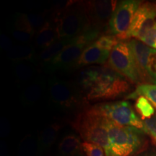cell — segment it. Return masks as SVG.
Here are the masks:
<instances>
[{"mask_svg":"<svg viewBox=\"0 0 156 156\" xmlns=\"http://www.w3.org/2000/svg\"><path fill=\"white\" fill-rule=\"evenodd\" d=\"M77 84L87 101L116 99L130 89V82L107 65L85 68L78 75Z\"/></svg>","mask_w":156,"mask_h":156,"instance_id":"cell-1","label":"cell"},{"mask_svg":"<svg viewBox=\"0 0 156 156\" xmlns=\"http://www.w3.org/2000/svg\"><path fill=\"white\" fill-rule=\"evenodd\" d=\"M58 40L72 39L91 29L84 2L70 1L54 15Z\"/></svg>","mask_w":156,"mask_h":156,"instance_id":"cell-2","label":"cell"},{"mask_svg":"<svg viewBox=\"0 0 156 156\" xmlns=\"http://www.w3.org/2000/svg\"><path fill=\"white\" fill-rule=\"evenodd\" d=\"M104 125L110 141V156H132L141 149L144 131L132 126L119 125L106 117Z\"/></svg>","mask_w":156,"mask_h":156,"instance_id":"cell-3","label":"cell"},{"mask_svg":"<svg viewBox=\"0 0 156 156\" xmlns=\"http://www.w3.org/2000/svg\"><path fill=\"white\" fill-rule=\"evenodd\" d=\"M73 126L85 142L100 146L106 156H110V141L104 125V117L89 108L78 114Z\"/></svg>","mask_w":156,"mask_h":156,"instance_id":"cell-4","label":"cell"},{"mask_svg":"<svg viewBox=\"0 0 156 156\" xmlns=\"http://www.w3.org/2000/svg\"><path fill=\"white\" fill-rule=\"evenodd\" d=\"M106 65L130 83L139 85L145 84L129 41H121L113 48Z\"/></svg>","mask_w":156,"mask_h":156,"instance_id":"cell-5","label":"cell"},{"mask_svg":"<svg viewBox=\"0 0 156 156\" xmlns=\"http://www.w3.org/2000/svg\"><path fill=\"white\" fill-rule=\"evenodd\" d=\"M100 30L91 28L85 34L74 38L73 41L50 62L51 69L66 70L75 67L85 48L100 36Z\"/></svg>","mask_w":156,"mask_h":156,"instance_id":"cell-6","label":"cell"},{"mask_svg":"<svg viewBox=\"0 0 156 156\" xmlns=\"http://www.w3.org/2000/svg\"><path fill=\"white\" fill-rule=\"evenodd\" d=\"M94 112L119 125L132 126L143 131L144 124L130 103L125 101L98 103L90 107Z\"/></svg>","mask_w":156,"mask_h":156,"instance_id":"cell-7","label":"cell"},{"mask_svg":"<svg viewBox=\"0 0 156 156\" xmlns=\"http://www.w3.org/2000/svg\"><path fill=\"white\" fill-rule=\"evenodd\" d=\"M138 0H124L118 3L108 25V34L116 36L119 41L126 39V34L132 20L140 5Z\"/></svg>","mask_w":156,"mask_h":156,"instance_id":"cell-8","label":"cell"},{"mask_svg":"<svg viewBox=\"0 0 156 156\" xmlns=\"http://www.w3.org/2000/svg\"><path fill=\"white\" fill-rule=\"evenodd\" d=\"M48 90L51 101L66 110L77 108L83 103L80 90L68 82L56 78L51 79L48 81Z\"/></svg>","mask_w":156,"mask_h":156,"instance_id":"cell-9","label":"cell"},{"mask_svg":"<svg viewBox=\"0 0 156 156\" xmlns=\"http://www.w3.org/2000/svg\"><path fill=\"white\" fill-rule=\"evenodd\" d=\"M118 3V2L115 0L84 2L91 28L101 31L104 27L108 26L109 20Z\"/></svg>","mask_w":156,"mask_h":156,"instance_id":"cell-10","label":"cell"},{"mask_svg":"<svg viewBox=\"0 0 156 156\" xmlns=\"http://www.w3.org/2000/svg\"><path fill=\"white\" fill-rule=\"evenodd\" d=\"M156 21V3L143 2L136 10L129 29L126 39H137L140 35Z\"/></svg>","mask_w":156,"mask_h":156,"instance_id":"cell-11","label":"cell"},{"mask_svg":"<svg viewBox=\"0 0 156 156\" xmlns=\"http://www.w3.org/2000/svg\"><path fill=\"white\" fill-rule=\"evenodd\" d=\"M111 52L103 50L92 43L85 48L75 67H82L91 64H104L108 62Z\"/></svg>","mask_w":156,"mask_h":156,"instance_id":"cell-12","label":"cell"},{"mask_svg":"<svg viewBox=\"0 0 156 156\" xmlns=\"http://www.w3.org/2000/svg\"><path fill=\"white\" fill-rule=\"evenodd\" d=\"M46 22L43 15L17 14L15 16L14 25L16 30L35 34Z\"/></svg>","mask_w":156,"mask_h":156,"instance_id":"cell-13","label":"cell"},{"mask_svg":"<svg viewBox=\"0 0 156 156\" xmlns=\"http://www.w3.org/2000/svg\"><path fill=\"white\" fill-rule=\"evenodd\" d=\"M129 44L131 46L134 57L136 58V63H137L138 67L141 71L144 80H145V84H150L151 81L150 78L147 77V75H146L145 68L148 56H149L150 51L152 48L149 47L137 39H132V40L129 41Z\"/></svg>","mask_w":156,"mask_h":156,"instance_id":"cell-14","label":"cell"},{"mask_svg":"<svg viewBox=\"0 0 156 156\" xmlns=\"http://www.w3.org/2000/svg\"><path fill=\"white\" fill-rule=\"evenodd\" d=\"M58 40L55 25L51 21H46L37 33L36 44L43 50L46 49Z\"/></svg>","mask_w":156,"mask_h":156,"instance_id":"cell-15","label":"cell"},{"mask_svg":"<svg viewBox=\"0 0 156 156\" xmlns=\"http://www.w3.org/2000/svg\"><path fill=\"white\" fill-rule=\"evenodd\" d=\"M83 142L74 134L65 136L58 145V151L62 156H72L83 153Z\"/></svg>","mask_w":156,"mask_h":156,"instance_id":"cell-16","label":"cell"},{"mask_svg":"<svg viewBox=\"0 0 156 156\" xmlns=\"http://www.w3.org/2000/svg\"><path fill=\"white\" fill-rule=\"evenodd\" d=\"M44 91V83L35 82L25 88L21 95V101L25 106H31L38 101Z\"/></svg>","mask_w":156,"mask_h":156,"instance_id":"cell-17","label":"cell"},{"mask_svg":"<svg viewBox=\"0 0 156 156\" xmlns=\"http://www.w3.org/2000/svg\"><path fill=\"white\" fill-rule=\"evenodd\" d=\"M74 38L57 40L49 47L42 51L41 53L40 54L41 60L46 63H50L60 52L64 50V48L67 47L68 45L73 41Z\"/></svg>","mask_w":156,"mask_h":156,"instance_id":"cell-18","label":"cell"},{"mask_svg":"<svg viewBox=\"0 0 156 156\" xmlns=\"http://www.w3.org/2000/svg\"><path fill=\"white\" fill-rule=\"evenodd\" d=\"M136 96L146 98L153 107L156 108V85L155 84H141L138 85L136 90L126 96V98H135Z\"/></svg>","mask_w":156,"mask_h":156,"instance_id":"cell-19","label":"cell"},{"mask_svg":"<svg viewBox=\"0 0 156 156\" xmlns=\"http://www.w3.org/2000/svg\"><path fill=\"white\" fill-rule=\"evenodd\" d=\"M61 126L58 124H53L45 128L39 137V145L41 149L49 147L54 144L58 136Z\"/></svg>","mask_w":156,"mask_h":156,"instance_id":"cell-20","label":"cell"},{"mask_svg":"<svg viewBox=\"0 0 156 156\" xmlns=\"http://www.w3.org/2000/svg\"><path fill=\"white\" fill-rule=\"evenodd\" d=\"M9 58L14 61L31 60L35 55L34 48L31 46H15L10 51H7Z\"/></svg>","mask_w":156,"mask_h":156,"instance_id":"cell-21","label":"cell"},{"mask_svg":"<svg viewBox=\"0 0 156 156\" xmlns=\"http://www.w3.org/2000/svg\"><path fill=\"white\" fill-rule=\"evenodd\" d=\"M135 108L143 121L151 119L155 114V108L153 105L143 96L137 97L135 103Z\"/></svg>","mask_w":156,"mask_h":156,"instance_id":"cell-22","label":"cell"},{"mask_svg":"<svg viewBox=\"0 0 156 156\" xmlns=\"http://www.w3.org/2000/svg\"><path fill=\"white\" fill-rule=\"evenodd\" d=\"M119 41H121L119 40L116 36L110 34H105L99 36L93 43L101 49L111 52Z\"/></svg>","mask_w":156,"mask_h":156,"instance_id":"cell-23","label":"cell"},{"mask_svg":"<svg viewBox=\"0 0 156 156\" xmlns=\"http://www.w3.org/2000/svg\"><path fill=\"white\" fill-rule=\"evenodd\" d=\"M145 73L150 78L152 84L156 85V49L151 48L148 56Z\"/></svg>","mask_w":156,"mask_h":156,"instance_id":"cell-24","label":"cell"},{"mask_svg":"<svg viewBox=\"0 0 156 156\" xmlns=\"http://www.w3.org/2000/svg\"><path fill=\"white\" fill-rule=\"evenodd\" d=\"M15 75L20 80H28L33 77L35 73L34 69L25 64H18L15 67Z\"/></svg>","mask_w":156,"mask_h":156,"instance_id":"cell-25","label":"cell"},{"mask_svg":"<svg viewBox=\"0 0 156 156\" xmlns=\"http://www.w3.org/2000/svg\"><path fill=\"white\" fill-rule=\"evenodd\" d=\"M82 146L83 151L86 156H106L103 148L92 142H84Z\"/></svg>","mask_w":156,"mask_h":156,"instance_id":"cell-26","label":"cell"},{"mask_svg":"<svg viewBox=\"0 0 156 156\" xmlns=\"http://www.w3.org/2000/svg\"><path fill=\"white\" fill-rule=\"evenodd\" d=\"M143 131L156 142V114L151 119L143 121Z\"/></svg>","mask_w":156,"mask_h":156,"instance_id":"cell-27","label":"cell"},{"mask_svg":"<svg viewBox=\"0 0 156 156\" xmlns=\"http://www.w3.org/2000/svg\"><path fill=\"white\" fill-rule=\"evenodd\" d=\"M12 34L14 38L18 41L26 43L30 41L31 39L33 38L34 34H30V33L23 32V31H18V30H14L12 32Z\"/></svg>","mask_w":156,"mask_h":156,"instance_id":"cell-28","label":"cell"},{"mask_svg":"<svg viewBox=\"0 0 156 156\" xmlns=\"http://www.w3.org/2000/svg\"><path fill=\"white\" fill-rule=\"evenodd\" d=\"M1 46L4 50L7 51H10L12 48L14 47L12 46V43L11 42V41L7 37L4 36V35L3 36H2L1 38Z\"/></svg>","mask_w":156,"mask_h":156,"instance_id":"cell-29","label":"cell"},{"mask_svg":"<svg viewBox=\"0 0 156 156\" xmlns=\"http://www.w3.org/2000/svg\"><path fill=\"white\" fill-rule=\"evenodd\" d=\"M144 156H156V153H147V154H146V155H144Z\"/></svg>","mask_w":156,"mask_h":156,"instance_id":"cell-30","label":"cell"},{"mask_svg":"<svg viewBox=\"0 0 156 156\" xmlns=\"http://www.w3.org/2000/svg\"><path fill=\"white\" fill-rule=\"evenodd\" d=\"M72 156H84V154H83V153H80L75 154V155H73Z\"/></svg>","mask_w":156,"mask_h":156,"instance_id":"cell-31","label":"cell"}]
</instances>
